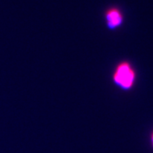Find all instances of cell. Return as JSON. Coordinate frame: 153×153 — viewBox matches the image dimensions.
<instances>
[{
    "instance_id": "7a4b0ae2",
    "label": "cell",
    "mask_w": 153,
    "mask_h": 153,
    "mask_svg": "<svg viewBox=\"0 0 153 153\" xmlns=\"http://www.w3.org/2000/svg\"><path fill=\"white\" fill-rule=\"evenodd\" d=\"M104 19L107 29L116 31L125 24V14L120 7L111 6L104 11Z\"/></svg>"
},
{
    "instance_id": "6da1fadb",
    "label": "cell",
    "mask_w": 153,
    "mask_h": 153,
    "mask_svg": "<svg viewBox=\"0 0 153 153\" xmlns=\"http://www.w3.org/2000/svg\"><path fill=\"white\" fill-rule=\"evenodd\" d=\"M111 79L114 85L123 91H131L137 83L136 68L131 61L123 60L118 62L113 70Z\"/></svg>"
},
{
    "instance_id": "3957f363",
    "label": "cell",
    "mask_w": 153,
    "mask_h": 153,
    "mask_svg": "<svg viewBox=\"0 0 153 153\" xmlns=\"http://www.w3.org/2000/svg\"><path fill=\"white\" fill-rule=\"evenodd\" d=\"M151 141H152V146H153V132H152V135H151Z\"/></svg>"
}]
</instances>
